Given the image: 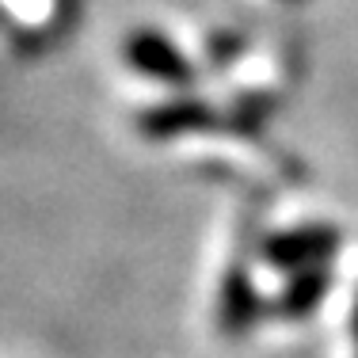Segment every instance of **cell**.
<instances>
[{
  "label": "cell",
  "instance_id": "cell-1",
  "mask_svg": "<svg viewBox=\"0 0 358 358\" xmlns=\"http://www.w3.org/2000/svg\"><path fill=\"white\" fill-rule=\"evenodd\" d=\"M339 248V233L328 225H301V229H289V233H278L263 244V255H267L275 267L282 271H309L320 267L331 252Z\"/></svg>",
  "mask_w": 358,
  "mask_h": 358
},
{
  "label": "cell",
  "instance_id": "cell-2",
  "mask_svg": "<svg viewBox=\"0 0 358 358\" xmlns=\"http://www.w3.org/2000/svg\"><path fill=\"white\" fill-rule=\"evenodd\" d=\"M126 57H130L134 69L157 76V80H168V84H191V62L168 42L160 31H138L126 42Z\"/></svg>",
  "mask_w": 358,
  "mask_h": 358
},
{
  "label": "cell",
  "instance_id": "cell-3",
  "mask_svg": "<svg viewBox=\"0 0 358 358\" xmlns=\"http://www.w3.org/2000/svg\"><path fill=\"white\" fill-rule=\"evenodd\" d=\"M217 122V115L199 99H176L141 118V130L149 138H176V134H191V130H210Z\"/></svg>",
  "mask_w": 358,
  "mask_h": 358
},
{
  "label": "cell",
  "instance_id": "cell-4",
  "mask_svg": "<svg viewBox=\"0 0 358 358\" xmlns=\"http://www.w3.org/2000/svg\"><path fill=\"white\" fill-rule=\"evenodd\" d=\"M255 309H259V301H255L252 278L244 275V267H233L225 278V286H221V328H225L229 336H241L252 324Z\"/></svg>",
  "mask_w": 358,
  "mask_h": 358
},
{
  "label": "cell",
  "instance_id": "cell-5",
  "mask_svg": "<svg viewBox=\"0 0 358 358\" xmlns=\"http://www.w3.org/2000/svg\"><path fill=\"white\" fill-rule=\"evenodd\" d=\"M324 289H328V271H320V267L297 271L294 282L282 289V297H278V313H282V317H305V313L317 309Z\"/></svg>",
  "mask_w": 358,
  "mask_h": 358
},
{
  "label": "cell",
  "instance_id": "cell-6",
  "mask_svg": "<svg viewBox=\"0 0 358 358\" xmlns=\"http://www.w3.org/2000/svg\"><path fill=\"white\" fill-rule=\"evenodd\" d=\"M355 343H358V309H355Z\"/></svg>",
  "mask_w": 358,
  "mask_h": 358
}]
</instances>
